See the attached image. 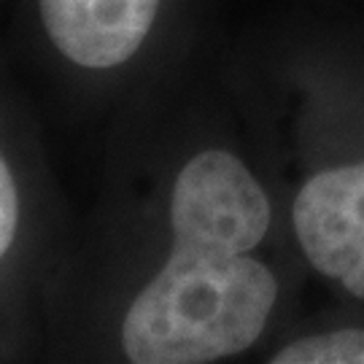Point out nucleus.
Masks as SVG:
<instances>
[{
    "mask_svg": "<svg viewBox=\"0 0 364 364\" xmlns=\"http://www.w3.org/2000/svg\"><path fill=\"white\" fill-rule=\"evenodd\" d=\"M273 364H364V329H340L289 343Z\"/></svg>",
    "mask_w": 364,
    "mask_h": 364,
    "instance_id": "20e7f679",
    "label": "nucleus"
},
{
    "mask_svg": "<svg viewBox=\"0 0 364 364\" xmlns=\"http://www.w3.org/2000/svg\"><path fill=\"white\" fill-rule=\"evenodd\" d=\"M173 248L132 299L122 346L135 364H203L251 348L273 313L275 275L251 257L270 203L251 170L210 149L181 168L170 197Z\"/></svg>",
    "mask_w": 364,
    "mask_h": 364,
    "instance_id": "f257e3e1",
    "label": "nucleus"
},
{
    "mask_svg": "<svg viewBox=\"0 0 364 364\" xmlns=\"http://www.w3.org/2000/svg\"><path fill=\"white\" fill-rule=\"evenodd\" d=\"M16 221H19V197H16V183L6 159L0 156V259L9 251L16 235Z\"/></svg>",
    "mask_w": 364,
    "mask_h": 364,
    "instance_id": "39448f33",
    "label": "nucleus"
},
{
    "mask_svg": "<svg viewBox=\"0 0 364 364\" xmlns=\"http://www.w3.org/2000/svg\"><path fill=\"white\" fill-rule=\"evenodd\" d=\"M291 216L308 262L364 299V162L313 176Z\"/></svg>",
    "mask_w": 364,
    "mask_h": 364,
    "instance_id": "f03ea898",
    "label": "nucleus"
},
{
    "mask_svg": "<svg viewBox=\"0 0 364 364\" xmlns=\"http://www.w3.org/2000/svg\"><path fill=\"white\" fill-rule=\"evenodd\" d=\"M57 52L81 68H114L141 49L159 0H38Z\"/></svg>",
    "mask_w": 364,
    "mask_h": 364,
    "instance_id": "7ed1b4c3",
    "label": "nucleus"
}]
</instances>
